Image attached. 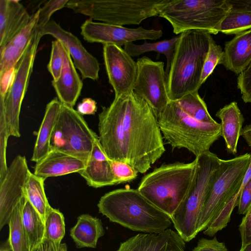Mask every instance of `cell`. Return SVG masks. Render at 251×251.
Listing matches in <instances>:
<instances>
[{"instance_id":"ac0fdd59","label":"cell","mask_w":251,"mask_h":251,"mask_svg":"<svg viewBox=\"0 0 251 251\" xmlns=\"http://www.w3.org/2000/svg\"><path fill=\"white\" fill-rule=\"evenodd\" d=\"M185 242L168 228L159 233H139L121 243L115 251H185Z\"/></svg>"},{"instance_id":"74e56055","label":"cell","mask_w":251,"mask_h":251,"mask_svg":"<svg viewBox=\"0 0 251 251\" xmlns=\"http://www.w3.org/2000/svg\"><path fill=\"white\" fill-rule=\"evenodd\" d=\"M69 0H50L43 6L39 8L38 20V29L46 25L51 20V16L55 11L66 6Z\"/></svg>"},{"instance_id":"816d5d0a","label":"cell","mask_w":251,"mask_h":251,"mask_svg":"<svg viewBox=\"0 0 251 251\" xmlns=\"http://www.w3.org/2000/svg\"><path fill=\"white\" fill-rule=\"evenodd\" d=\"M239 251H251V244L246 245L243 248H241Z\"/></svg>"},{"instance_id":"4316f807","label":"cell","mask_w":251,"mask_h":251,"mask_svg":"<svg viewBox=\"0 0 251 251\" xmlns=\"http://www.w3.org/2000/svg\"><path fill=\"white\" fill-rule=\"evenodd\" d=\"M22 222L28 237L30 250L41 243L45 237V221L27 198L22 212Z\"/></svg>"},{"instance_id":"cb8c5ba5","label":"cell","mask_w":251,"mask_h":251,"mask_svg":"<svg viewBox=\"0 0 251 251\" xmlns=\"http://www.w3.org/2000/svg\"><path fill=\"white\" fill-rule=\"evenodd\" d=\"M216 116L221 121L222 134L227 151L237 153V148L244 118L237 103L232 101L220 108Z\"/></svg>"},{"instance_id":"e575fe53","label":"cell","mask_w":251,"mask_h":251,"mask_svg":"<svg viewBox=\"0 0 251 251\" xmlns=\"http://www.w3.org/2000/svg\"><path fill=\"white\" fill-rule=\"evenodd\" d=\"M223 57L224 51L222 48L216 44L212 38L202 69L200 82L201 86L213 73L216 66L222 64Z\"/></svg>"},{"instance_id":"b9f144b4","label":"cell","mask_w":251,"mask_h":251,"mask_svg":"<svg viewBox=\"0 0 251 251\" xmlns=\"http://www.w3.org/2000/svg\"><path fill=\"white\" fill-rule=\"evenodd\" d=\"M245 215L239 226L241 248L251 244V206Z\"/></svg>"},{"instance_id":"836d02e7","label":"cell","mask_w":251,"mask_h":251,"mask_svg":"<svg viewBox=\"0 0 251 251\" xmlns=\"http://www.w3.org/2000/svg\"><path fill=\"white\" fill-rule=\"evenodd\" d=\"M39 9L31 16L27 25L9 42L25 52L37 33Z\"/></svg>"},{"instance_id":"ee69618b","label":"cell","mask_w":251,"mask_h":251,"mask_svg":"<svg viewBox=\"0 0 251 251\" xmlns=\"http://www.w3.org/2000/svg\"><path fill=\"white\" fill-rule=\"evenodd\" d=\"M97 110V102L90 98H84L77 106L76 111L81 115H94Z\"/></svg>"},{"instance_id":"7a4b0ae2","label":"cell","mask_w":251,"mask_h":251,"mask_svg":"<svg viewBox=\"0 0 251 251\" xmlns=\"http://www.w3.org/2000/svg\"><path fill=\"white\" fill-rule=\"evenodd\" d=\"M99 212L133 231L159 233L172 223L171 217L159 209L137 189L121 188L105 194L98 204Z\"/></svg>"},{"instance_id":"ffe728a7","label":"cell","mask_w":251,"mask_h":251,"mask_svg":"<svg viewBox=\"0 0 251 251\" xmlns=\"http://www.w3.org/2000/svg\"><path fill=\"white\" fill-rule=\"evenodd\" d=\"M85 162L66 152L51 150L43 159L36 163L34 174L44 179L79 172L84 169Z\"/></svg>"},{"instance_id":"f5cc1de1","label":"cell","mask_w":251,"mask_h":251,"mask_svg":"<svg viewBox=\"0 0 251 251\" xmlns=\"http://www.w3.org/2000/svg\"><path fill=\"white\" fill-rule=\"evenodd\" d=\"M249 126H251V124H249L248 125Z\"/></svg>"},{"instance_id":"7bdbcfd3","label":"cell","mask_w":251,"mask_h":251,"mask_svg":"<svg viewBox=\"0 0 251 251\" xmlns=\"http://www.w3.org/2000/svg\"><path fill=\"white\" fill-rule=\"evenodd\" d=\"M15 67L0 74V96H6L15 77Z\"/></svg>"},{"instance_id":"4fadbf2b","label":"cell","mask_w":251,"mask_h":251,"mask_svg":"<svg viewBox=\"0 0 251 251\" xmlns=\"http://www.w3.org/2000/svg\"><path fill=\"white\" fill-rule=\"evenodd\" d=\"M81 34L89 43L113 44L119 47L141 40H155L163 34L160 29H146L142 26L129 28L104 23L86 20L81 26Z\"/></svg>"},{"instance_id":"7402d4cb","label":"cell","mask_w":251,"mask_h":251,"mask_svg":"<svg viewBox=\"0 0 251 251\" xmlns=\"http://www.w3.org/2000/svg\"><path fill=\"white\" fill-rule=\"evenodd\" d=\"M75 69L71 56L65 48L60 75L57 80H52L51 84L61 103L72 107L75 105L83 86Z\"/></svg>"},{"instance_id":"6da1fadb","label":"cell","mask_w":251,"mask_h":251,"mask_svg":"<svg viewBox=\"0 0 251 251\" xmlns=\"http://www.w3.org/2000/svg\"><path fill=\"white\" fill-rule=\"evenodd\" d=\"M126 140L128 164L145 173L165 151L163 136L151 107L133 91L115 97Z\"/></svg>"},{"instance_id":"277c9868","label":"cell","mask_w":251,"mask_h":251,"mask_svg":"<svg viewBox=\"0 0 251 251\" xmlns=\"http://www.w3.org/2000/svg\"><path fill=\"white\" fill-rule=\"evenodd\" d=\"M197 160L162 164L145 175L137 189L148 200L170 217L188 194Z\"/></svg>"},{"instance_id":"8d00e7d4","label":"cell","mask_w":251,"mask_h":251,"mask_svg":"<svg viewBox=\"0 0 251 251\" xmlns=\"http://www.w3.org/2000/svg\"><path fill=\"white\" fill-rule=\"evenodd\" d=\"M25 52L10 43L0 48V74L15 68Z\"/></svg>"},{"instance_id":"5b68a950","label":"cell","mask_w":251,"mask_h":251,"mask_svg":"<svg viewBox=\"0 0 251 251\" xmlns=\"http://www.w3.org/2000/svg\"><path fill=\"white\" fill-rule=\"evenodd\" d=\"M163 138L174 149L184 148L196 157L209 151L222 134L221 124L204 123L184 112L171 100L157 117Z\"/></svg>"},{"instance_id":"3957f363","label":"cell","mask_w":251,"mask_h":251,"mask_svg":"<svg viewBox=\"0 0 251 251\" xmlns=\"http://www.w3.org/2000/svg\"><path fill=\"white\" fill-rule=\"evenodd\" d=\"M208 32L190 30L179 35L167 77L171 100L198 91L204 63L212 38Z\"/></svg>"},{"instance_id":"2e32d148","label":"cell","mask_w":251,"mask_h":251,"mask_svg":"<svg viewBox=\"0 0 251 251\" xmlns=\"http://www.w3.org/2000/svg\"><path fill=\"white\" fill-rule=\"evenodd\" d=\"M99 138L108 158L128 163V152L122 121L114 101L99 114Z\"/></svg>"},{"instance_id":"44dd1931","label":"cell","mask_w":251,"mask_h":251,"mask_svg":"<svg viewBox=\"0 0 251 251\" xmlns=\"http://www.w3.org/2000/svg\"><path fill=\"white\" fill-rule=\"evenodd\" d=\"M251 62V29L240 32L225 45L222 64L237 75Z\"/></svg>"},{"instance_id":"ab89813d","label":"cell","mask_w":251,"mask_h":251,"mask_svg":"<svg viewBox=\"0 0 251 251\" xmlns=\"http://www.w3.org/2000/svg\"><path fill=\"white\" fill-rule=\"evenodd\" d=\"M237 85L244 102L251 104V62L247 68L238 75Z\"/></svg>"},{"instance_id":"7dc6e473","label":"cell","mask_w":251,"mask_h":251,"mask_svg":"<svg viewBox=\"0 0 251 251\" xmlns=\"http://www.w3.org/2000/svg\"><path fill=\"white\" fill-rule=\"evenodd\" d=\"M232 7L251 9V0H228Z\"/></svg>"},{"instance_id":"83f0119b","label":"cell","mask_w":251,"mask_h":251,"mask_svg":"<svg viewBox=\"0 0 251 251\" xmlns=\"http://www.w3.org/2000/svg\"><path fill=\"white\" fill-rule=\"evenodd\" d=\"M179 37V35H178L168 40L166 39L154 43H149L145 40L144 43L141 45L130 43L125 45L124 49L132 57L138 56L150 51L156 52L157 58L159 57L160 54H163L166 56L167 60L165 72L167 77L175 46Z\"/></svg>"},{"instance_id":"f907efd6","label":"cell","mask_w":251,"mask_h":251,"mask_svg":"<svg viewBox=\"0 0 251 251\" xmlns=\"http://www.w3.org/2000/svg\"><path fill=\"white\" fill-rule=\"evenodd\" d=\"M59 251H68L67 246L65 243H61L59 247Z\"/></svg>"},{"instance_id":"52a82bcc","label":"cell","mask_w":251,"mask_h":251,"mask_svg":"<svg viewBox=\"0 0 251 251\" xmlns=\"http://www.w3.org/2000/svg\"><path fill=\"white\" fill-rule=\"evenodd\" d=\"M196 159L197 166L191 188L171 217L177 232L185 242L192 240L198 233L199 219L221 160L209 151L196 157Z\"/></svg>"},{"instance_id":"60d3db41","label":"cell","mask_w":251,"mask_h":251,"mask_svg":"<svg viewBox=\"0 0 251 251\" xmlns=\"http://www.w3.org/2000/svg\"><path fill=\"white\" fill-rule=\"evenodd\" d=\"M193 251H228L225 244L219 242L216 236L212 239H200Z\"/></svg>"},{"instance_id":"d6986e66","label":"cell","mask_w":251,"mask_h":251,"mask_svg":"<svg viewBox=\"0 0 251 251\" xmlns=\"http://www.w3.org/2000/svg\"><path fill=\"white\" fill-rule=\"evenodd\" d=\"M31 16L19 0H0V48L9 43L28 23Z\"/></svg>"},{"instance_id":"bcb514c9","label":"cell","mask_w":251,"mask_h":251,"mask_svg":"<svg viewBox=\"0 0 251 251\" xmlns=\"http://www.w3.org/2000/svg\"><path fill=\"white\" fill-rule=\"evenodd\" d=\"M60 245L56 244L50 239L45 237L41 243L30 251H59Z\"/></svg>"},{"instance_id":"5bb4252c","label":"cell","mask_w":251,"mask_h":251,"mask_svg":"<svg viewBox=\"0 0 251 251\" xmlns=\"http://www.w3.org/2000/svg\"><path fill=\"white\" fill-rule=\"evenodd\" d=\"M30 171L25 156L17 155L0 180V229L8 225L16 206L25 197V187Z\"/></svg>"},{"instance_id":"9a60e30c","label":"cell","mask_w":251,"mask_h":251,"mask_svg":"<svg viewBox=\"0 0 251 251\" xmlns=\"http://www.w3.org/2000/svg\"><path fill=\"white\" fill-rule=\"evenodd\" d=\"M103 55L109 82L115 97L133 91L137 75V64L121 47L103 45Z\"/></svg>"},{"instance_id":"681fc988","label":"cell","mask_w":251,"mask_h":251,"mask_svg":"<svg viewBox=\"0 0 251 251\" xmlns=\"http://www.w3.org/2000/svg\"><path fill=\"white\" fill-rule=\"evenodd\" d=\"M0 251H13L8 239L1 244Z\"/></svg>"},{"instance_id":"8992f818","label":"cell","mask_w":251,"mask_h":251,"mask_svg":"<svg viewBox=\"0 0 251 251\" xmlns=\"http://www.w3.org/2000/svg\"><path fill=\"white\" fill-rule=\"evenodd\" d=\"M232 8L228 0H162L157 10L158 16L170 23L176 34L190 30L217 34Z\"/></svg>"},{"instance_id":"8fae6325","label":"cell","mask_w":251,"mask_h":251,"mask_svg":"<svg viewBox=\"0 0 251 251\" xmlns=\"http://www.w3.org/2000/svg\"><path fill=\"white\" fill-rule=\"evenodd\" d=\"M38 31L23 57L15 67L14 81L6 96H0L3 104L8 133L9 136L19 137L20 114L22 103L26 93L31 74L37 49L41 38Z\"/></svg>"},{"instance_id":"30bf717a","label":"cell","mask_w":251,"mask_h":251,"mask_svg":"<svg viewBox=\"0 0 251 251\" xmlns=\"http://www.w3.org/2000/svg\"><path fill=\"white\" fill-rule=\"evenodd\" d=\"M98 138L81 115L73 107L61 103L51 140V150L66 152L86 162Z\"/></svg>"},{"instance_id":"e0dca14e","label":"cell","mask_w":251,"mask_h":251,"mask_svg":"<svg viewBox=\"0 0 251 251\" xmlns=\"http://www.w3.org/2000/svg\"><path fill=\"white\" fill-rule=\"evenodd\" d=\"M38 31L42 37L50 35L61 42L68 50L75 68L80 71L83 79H99L100 64L98 60L85 49L76 36L62 28L53 20Z\"/></svg>"},{"instance_id":"c3c4849f","label":"cell","mask_w":251,"mask_h":251,"mask_svg":"<svg viewBox=\"0 0 251 251\" xmlns=\"http://www.w3.org/2000/svg\"><path fill=\"white\" fill-rule=\"evenodd\" d=\"M241 136L244 138L248 146L251 147V126L248 125L242 129Z\"/></svg>"},{"instance_id":"1f68e13d","label":"cell","mask_w":251,"mask_h":251,"mask_svg":"<svg viewBox=\"0 0 251 251\" xmlns=\"http://www.w3.org/2000/svg\"><path fill=\"white\" fill-rule=\"evenodd\" d=\"M175 101L184 112L196 120L204 123H217L210 115L206 104L199 95L198 91Z\"/></svg>"},{"instance_id":"4dcf8cb0","label":"cell","mask_w":251,"mask_h":251,"mask_svg":"<svg viewBox=\"0 0 251 251\" xmlns=\"http://www.w3.org/2000/svg\"><path fill=\"white\" fill-rule=\"evenodd\" d=\"M251 29V9L234 7L230 9L218 27L226 34H237Z\"/></svg>"},{"instance_id":"d590c367","label":"cell","mask_w":251,"mask_h":251,"mask_svg":"<svg viewBox=\"0 0 251 251\" xmlns=\"http://www.w3.org/2000/svg\"><path fill=\"white\" fill-rule=\"evenodd\" d=\"M65 48L57 40L52 42L50 61L47 66L48 70L52 76L53 80L59 78L64 62Z\"/></svg>"},{"instance_id":"f35d334b","label":"cell","mask_w":251,"mask_h":251,"mask_svg":"<svg viewBox=\"0 0 251 251\" xmlns=\"http://www.w3.org/2000/svg\"><path fill=\"white\" fill-rule=\"evenodd\" d=\"M112 170L120 183L131 181L138 176V172L132 166L124 162L110 160Z\"/></svg>"},{"instance_id":"f6af8a7d","label":"cell","mask_w":251,"mask_h":251,"mask_svg":"<svg viewBox=\"0 0 251 251\" xmlns=\"http://www.w3.org/2000/svg\"><path fill=\"white\" fill-rule=\"evenodd\" d=\"M89 159L99 161L110 160L105 153L100 143L99 138L96 139L93 144Z\"/></svg>"},{"instance_id":"7c38bea8","label":"cell","mask_w":251,"mask_h":251,"mask_svg":"<svg viewBox=\"0 0 251 251\" xmlns=\"http://www.w3.org/2000/svg\"><path fill=\"white\" fill-rule=\"evenodd\" d=\"M133 92L150 105L156 118L171 101L164 63L144 56L138 58Z\"/></svg>"},{"instance_id":"484cf974","label":"cell","mask_w":251,"mask_h":251,"mask_svg":"<svg viewBox=\"0 0 251 251\" xmlns=\"http://www.w3.org/2000/svg\"><path fill=\"white\" fill-rule=\"evenodd\" d=\"M78 173L89 186L96 188L120 183L113 173L110 159L102 161L89 159L84 169Z\"/></svg>"},{"instance_id":"ba28073f","label":"cell","mask_w":251,"mask_h":251,"mask_svg":"<svg viewBox=\"0 0 251 251\" xmlns=\"http://www.w3.org/2000/svg\"><path fill=\"white\" fill-rule=\"evenodd\" d=\"M162 0H69L66 7L104 23L123 26L139 25L158 16Z\"/></svg>"},{"instance_id":"d4e9b609","label":"cell","mask_w":251,"mask_h":251,"mask_svg":"<svg viewBox=\"0 0 251 251\" xmlns=\"http://www.w3.org/2000/svg\"><path fill=\"white\" fill-rule=\"evenodd\" d=\"M70 236L77 248L95 249L105 231L101 221L87 214L79 215L76 224L70 229Z\"/></svg>"},{"instance_id":"9c48e42d","label":"cell","mask_w":251,"mask_h":251,"mask_svg":"<svg viewBox=\"0 0 251 251\" xmlns=\"http://www.w3.org/2000/svg\"><path fill=\"white\" fill-rule=\"evenodd\" d=\"M251 160L246 153L228 160H220L209 187L198 221V233L205 230L212 220L237 194Z\"/></svg>"},{"instance_id":"f546056e","label":"cell","mask_w":251,"mask_h":251,"mask_svg":"<svg viewBox=\"0 0 251 251\" xmlns=\"http://www.w3.org/2000/svg\"><path fill=\"white\" fill-rule=\"evenodd\" d=\"M44 179L30 173L25 187V196L45 221L48 212L52 208L46 196Z\"/></svg>"},{"instance_id":"603a6c76","label":"cell","mask_w":251,"mask_h":251,"mask_svg":"<svg viewBox=\"0 0 251 251\" xmlns=\"http://www.w3.org/2000/svg\"><path fill=\"white\" fill-rule=\"evenodd\" d=\"M61 107V102L57 98H54L47 104L44 116L38 132L31 161L38 162L51 151V140Z\"/></svg>"},{"instance_id":"d6a6232c","label":"cell","mask_w":251,"mask_h":251,"mask_svg":"<svg viewBox=\"0 0 251 251\" xmlns=\"http://www.w3.org/2000/svg\"><path fill=\"white\" fill-rule=\"evenodd\" d=\"M63 214L57 209L51 208L45 219V237L60 245L65 234Z\"/></svg>"},{"instance_id":"f1b7e54d","label":"cell","mask_w":251,"mask_h":251,"mask_svg":"<svg viewBox=\"0 0 251 251\" xmlns=\"http://www.w3.org/2000/svg\"><path fill=\"white\" fill-rule=\"evenodd\" d=\"M26 199L25 196L16 206L8 224L9 234L8 239L13 251H30L28 237L22 219V209Z\"/></svg>"}]
</instances>
